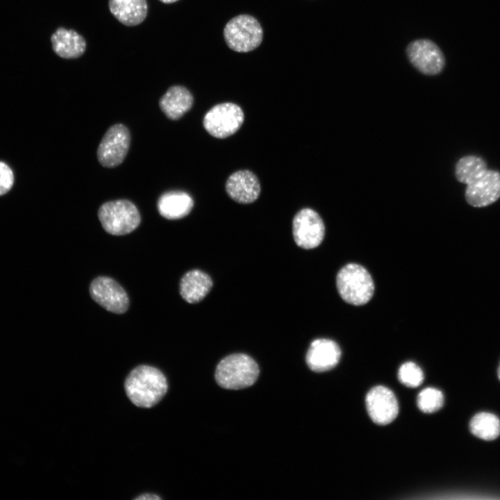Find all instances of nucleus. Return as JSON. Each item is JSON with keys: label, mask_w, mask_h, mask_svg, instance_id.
Segmentation results:
<instances>
[{"label": "nucleus", "mask_w": 500, "mask_h": 500, "mask_svg": "<svg viewBox=\"0 0 500 500\" xmlns=\"http://www.w3.org/2000/svg\"><path fill=\"white\" fill-rule=\"evenodd\" d=\"M469 430L477 438L493 440L500 434V420L494 414L479 412L472 418Z\"/></svg>", "instance_id": "aec40b11"}, {"label": "nucleus", "mask_w": 500, "mask_h": 500, "mask_svg": "<svg viewBox=\"0 0 500 500\" xmlns=\"http://www.w3.org/2000/svg\"><path fill=\"white\" fill-rule=\"evenodd\" d=\"M212 286L211 278L205 272L193 269L188 272L180 281V294L190 303L201 301Z\"/></svg>", "instance_id": "a211bd4d"}, {"label": "nucleus", "mask_w": 500, "mask_h": 500, "mask_svg": "<svg viewBox=\"0 0 500 500\" xmlns=\"http://www.w3.org/2000/svg\"><path fill=\"white\" fill-rule=\"evenodd\" d=\"M99 219L103 229L115 235L128 234L140 223V215L131 201L118 199L103 203L98 210Z\"/></svg>", "instance_id": "20e7f679"}, {"label": "nucleus", "mask_w": 500, "mask_h": 500, "mask_svg": "<svg viewBox=\"0 0 500 500\" xmlns=\"http://www.w3.org/2000/svg\"><path fill=\"white\" fill-rule=\"evenodd\" d=\"M194 201L183 191H169L162 194L157 202V208L163 217L178 219L188 215L192 210Z\"/></svg>", "instance_id": "dca6fc26"}, {"label": "nucleus", "mask_w": 500, "mask_h": 500, "mask_svg": "<svg viewBox=\"0 0 500 500\" xmlns=\"http://www.w3.org/2000/svg\"><path fill=\"white\" fill-rule=\"evenodd\" d=\"M398 378L400 382L406 386L416 388L423 382L424 374L420 367L415 362H407L400 367Z\"/></svg>", "instance_id": "5701e85b"}, {"label": "nucleus", "mask_w": 500, "mask_h": 500, "mask_svg": "<svg viewBox=\"0 0 500 500\" xmlns=\"http://www.w3.org/2000/svg\"><path fill=\"white\" fill-rule=\"evenodd\" d=\"M293 236L296 244L306 249L318 247L322 242L325 226L319 215L311 208L299 210L293 219Z\"/></svg>", "instance_id": "6e6552de"}, {"label": "nucleus", "mask_w": 500, "mask_h": 500, "mask_svg": "<svg viewBox=\"0 0 500 500\" xmlns=\"http://www.w3.org/2000/svg\"><path fill=\"white\" fill-rule=\"evenodd\" d=\"M366 407L371 419L380 425L392 422L399 412L395 395L384 386H376L369 391L366 397Z\"/></svg>", "instance_id": "f8f14e48"}, {"label": "nucleus", "mask_w": 500, "mask_h": 500, "mask_svg": "<svg viewBox=\"0 0 500 500\" xmlns=\"http://www.w3.org/2000/svg\"><path fill=\"white\" fill-rule=\"evenodd\" d=\"M130 143L128 128L122 124L112 125L106 132L98 147L99 163L108 168L118 166L126 156Z\"/></svg>", "instance_id": "0eeeda50"}, {"label": "nucleus", "mask_w": 500, "mask_h": 500, "mask_svg": "<svg viewBox=\"0 0 500 500\" xmlns=\"http://www.w3.org/2000/svg\"><path fill=\"white\" fill-rule=\"evenodd\" d=\"M224 37L228 47L237 52H249L257 48L262 40V29L253 17L240 15L232 18L225 26Z\"/></svg>", "instance_id": "39448f33"}, {"label": "nucleus", "mask_w": 500, "mask_h": 500, "mask_svg": "<svg viewBox=\"0 0 500 500\" xmlns=\"http://www.w3.org/2000/svg\"><path fill=\"white\" fill-rule=\"evenodd\" d=\"M500 198V173L487 169L481 176L467 185L465 199L474 207L489 206Z\"/></svg>", "instance_id": "9b49d317"}, {"label": "nucleus", "mask_w": 500, "mask_h": 500, "mask_svg": "<svg viewBox=\"0 0 500 500\" xmlns=\"http://www.w3.org/2000/svg\"><path fill=\"white\" fill-rule=\"evenodd\" d=\"M14 181L10 168L4 162H0V195L10 190Z\"/></svg>", "instance_id": "b1692460"}, {"label": "nucleus", "mask_w": 500, "mask_h": 500, "mask_svg": "<svg viewBox=\"0 0 500 500\" xmlns=\"http://www.w3.org/2000/svg\"><path fill=\"white\" fill-rule=\"evenodd\" d=\"M136 499H138V500H147V499L148 500H158V499H160V498L158 496L153 494H142L141 496L138 497L136 498Z\"/></svg>", "instance_id": "393cba45"}, {"label": "nucleus", "mask_w": 500, "mask_h": 500, "mask_svg": "<svg viewBox=\"0 0 500 500\" xmlns=\"http://www.w3.org/2000/svg\"><path fill=\"white\" fill-rule=\"evenodd\" d=\"M417 406L424 412L431 413L440 410L444 404L442 392L433 388L422 390L417 397Z\"/></svg>", "instance_id": "4be33fe9"}, {"label": "nucleus", "mask_w": 500, "mask_h": 500, "mask_svg": "<svg viewBox=\"0 0 500 500\" xmlns=\"http://www.w3.org/2000/svg\"><path fill=\"white\" fill-rule=\"evenodd\" d=\"M108 6L114 17L128 26L142 23L148 11L146 0H109Z\"/></svg>", "instance_id": "6ab92c4d"}, {"label": "nucleus", "mask_w": 500, "mask_h": 500, "mask_svg": "<svg viewBox=\"0 0 500 500\" xmlns=\"http://www.w3.org/2000/svg\"><path fill=\"white\" fill-rule=\"evenodd\" d=\"M124 388L128 397L135 406L151 408L165 396L167 383L165 375L159 369L141 365L130 372Z\"/></svg>", "instance_id": "f257e3e1"}, {"label": "nucleus", "mask_w": 500, "mask_h": 500, "mask_svg": "<svg viewBox=\"0 0 500 500\" xmlns=\"http://www.w3.org/2000/svg\"><path fill=\"white\" fill-rule=\"evenodd\" d=\"M228 196L240 203L255 201L260 193V184L258 177L249 170H239L233 173L226 183Z\"/></svg>", "instance_id": "ddd939ff"}, {"label": "nucleus", "mask_w": 500, "mask_h": 500, "mask_svg": "<svg viewBox=\"0 0 500 500\" xmlns=\"http://www.w3.org/2000/svg\"><path fill=\"white\" fill-rule=\"evenodd\" d=\"M92 298L107 310L122 314L128 308V297L123 288L114 279L99 276L90 285Z\"/></svg>", "instance_id": "1a4fd4ad"}, {"label": "nucleus", "mask_w": 500, "mask_h": 500, "mask_svg": "<svg viewBox=\"0 0 500 500\" xmlns=\"http://www.w3.org/2000/svg\"><path fill=\"white\" fill-rule=\"evenodd\" d=\"M410 62L422 73L435 75L440 73L444 65V57L440 48L432 41L418 40L407 47Z\"/></svg>", "instance_id": "9d476101"}, {"label": "nucleus", "mask_w": 500, "mask_h": 500, "mask_svg": "<svg viewBox=\"0 0 500 500\" xmlns=\"http://www.w3.org/2000/svg\"><path fill=\"white\" fill-rule=\"evenodd\" d=\"M336 285L341 298L354 306L367 303L374 292L370 274L356 263H349L340 269L336 276Z\"/></svg>", "instance_id": "f03ea898"}, {"label": "nucleus", "mask_w": 500, "mask_h": 500, "mask_svg": "<svg viewBox=\"0 0 500 500\" xmlns=\"http://www.w3.org/2000/svg\"><path fill=\"white\" fill-rule=\"evenodd\" d=\"M497 374H498V377H499V380H500V364H499V368H498V370H497Z\"/></svg>", "instance_id": "bb28decb"}, {"label": "nucleus", "mask_w": 500, "mask_h": 500, "mask_svg": "<svg viewBox=\"0 0 500 500\" xmlns=\"http://www.w3.org/2000/svg\"><path fill=\"white\" fill-rule=\"evenodd\" d=\"M258 375V366L252 358L244 353H234L219 362L215 376L222 388L238 390L252 385Z\"/></svg>", "instance_id": "7ed1b4c3"}, {"label": "nucleus", "mask_w": 500, "mask_h": 500, "mask_svg": "<svg viewBox=\"0 0 500 500\" xmlns=\"http://www.w3.org/2000/svg\"><path fill=\"white\" fill-rule=\"evenodd\" d=\"M340 356V348L335 341L320 338L312 342L306 359L311 370L322 372L333 368L338 363Z\"/></svg>", "instance_id": "4468645a"}, {"label": "nucleus", "mask_w": 500, "mask_h": 500, "mask_svg": "<svg viewBox=\"0 0 500 500\" xmlns=\"http://www.w3.org/2000/svg\"><path fill=\"white\" fill-rule=\"evenodd\" d=\"M51 41L54 52L61 58H77L82 56L86 42L82 35L73 29L58 28L51 35Z\"/></svg>", "instance_id": "f3484780"}, {"label": "nucleus", "mask_w": 500, "mask_h": 500, "mask_svg": "<svg viewBox=\"0 0 500 500\" xmlns=\"http://www.w3.org/2000/svg\"><path fill=\"white\" fill-rule=\"evenodd\" d=\"M242 108L230 102L214 106L205 115L203 124L206 131L217 138H226L237 132L244 122Z\"/></svg>", "instance_id": "423d86ee"}, {"label": "nucleus", "mask_w": 500, "mask_h": 500, "mask_svg": "<svg viewBox=\"0 0 500 500\" xmlns=\"http://www.w3.org/2000/svg\"><path fill=\"white\" fill-rule=\"evenodd\" d=\"M193 103V96L185 87L173 85L160 99L159 106L169 119L177 120L192 108Z\"/></svg>", "instance_id": "2eb2a0df"}, {"label": "nucleus", "mask_w": 500, "mask_h": 500, "mask_svg": "<svg viewBox=\"0 0 500 500\" xmlns=\"http://www.w3.org/2000/svg\"><path fill=\"white\" fill-rule=\"evenodd\" d=\"M161 2L165 3H174L178 0H160Z\"/></svg>", "instance_id": "a878e982"}, {"label": "nucleus", "mask_w": 500, "mask_h": 500, "mask_svg": "<svg viewBox=\"0 0 500 500\" xmlns=\"http://www.w3.org/2000/svg\"><path fill=\"white\" fill-rule=\"evenodd\" d=\"M487 169V165L481 158L466 156L456 163L455 175L459 182L467 185L478 178Z\"/></svg>", "instance_id": "412c9836"}]
</instances>
